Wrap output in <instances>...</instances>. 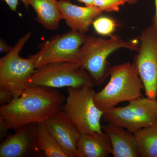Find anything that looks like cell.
<instances>
[{
  "label": "cell",
  "mask_w": 157,
  "mask_h": 157,
  "mask_svg": "<svg viewBox=\"0 0 157 157\" xmlns=\"http://www.w3.org/2000/svg\"><path fill=\"white\" fill-rule=\"evenodd\" d=\"M87 38L85 34L71 30L42 42L39 51L32 55L36 68L51 63H77L78 51Z\"/></svg>",
  "instance_id": "9"
},
{
  "label": "cell",
  "mask_w": 157,
  "mask_h": 157,
  "mask_svg": "<svg viewBox=\"0 0 157 157\" xmlns=\"http://www.w3.org/2000/svg\"><path fill=\"white\" fill-rule=\"evenodd\" d=\"M80 3H83L88 7L94 6V0H76Z\"/></svg>",
  "instance_id": "25"
},
{
  "label": "cell",
  "mask_w": 157,
  "mask_h": 157,
  "mask_svg": "<svg viewBox=\"0 0 157 157\" xmlns=\"http://www.w3.org/2000/svg\"><path fill=\"white\" fill-rule=\"evenodd\" d=\"M59 9L63 19L72 30L85 33L93 23L103 11L95 6L81 7L71 3L70 0H59Z\"/></svg>",
  "instance_id": "12"
},
{
  "label": "cell",
  "mask_w": 157,
  "mask_h": 157,
  "mask_svg": "<svg viewBox=\"0 0 157 157\" xmlns=\"http://www.w3.org/2000/svg\"><path fill=\"white\" fill-rule=\"evenodd\" d=\"M128 3V0H94V6L103 12H117L120 7Z\"/></svg>",
  "instance_id": "19"
},
{
  "label": "cell",
  "mask_w": 157,
  "mask_h": 157,
  "mask_svg": "<svg viewBox=\"0 0 157 157\" xmlns=\"http://www.w3.org/2000/svg\"><path fill=\"white\" fill-rule=\"evenodd\" d=\"M107 123L123 127L135 134L140 129L157 124V100L138 98L125 106L115 107L104 112Z\"/></svg>",
  "instance_id": "7"
},
{
  "label": "cell",
  "mask_w": 157,
  "mask_h": 157,
  "mask_svg": "<svg viewBox=\"0 0 157 157\" xmlns=\"http://www.w3.org/2000/svg\"><path fill=\"white\" fill-rule=\"evenodd\" d=\"M66 98L56 89L27 86L21 94L0 107V117L10 129L44 122L60 111Z\"/></svg>",
  "instance_id": "1"
},
{
  "label": "cell",
  "mask_w": 157,
  "mask_h": 157,
  "mask_svg": "<svg viewBox=\"0 0 157 157\" xmlns=\"http://www.w3.org/2000/svg\"><path fill=\"white\" fill-rule=\"evenodd\" d=\"M134 63L143 82L146 97H157V30L152 25L142 31Z\"/></svg>",
  "instance_id": "8"
},
{
  "label": "cell",
  "mask_w": 157,
  "mask_h": 157,
  "mask_svg": "<svg viewBox=\"0 0 157 157\" xmlns=\"http://www.w3.org/2000/svg\"><path fill=\"white\" fill-rule=\"evenodd\" d=\"M109 76L108 83L94 97L96 105L104 112L121 102H130L143 97L144 86L134 63L111 67Z\"/></svg>",
  "instance_id": "3"
},
{
  "label": "cell",
  "mask_w": 157,
  "mask_h": 157,
  "mask_svg": "<svg viewBox=\"0 0 157 157\" xmlns=\"http://www.w3.org/2000/svg\"><path fill=\"white\" fill-rule=\"evenodd\" d=\"M36 140L37 146L46 157H67L44 122L37 123Z\"/></svg>",
  "instance_id": "16"
},
{
  "label": "cell",
  "mask_w": 157,
  "mask_h": 157,
  "mask_svg": "<svg viewBox=\"0 0 157 157\" xmlns=\"http://www.w3.org/2000/svg\"><path fill=\"white\" fill-rule=\"evenodd\" d=\"M109 137L113 157H140L139 147L135 134L123 127L111 123L102 127Z\"/></svg>",
  "instance_id": "13"
},
{
  "label": "cell",
  "mask_w": 157,
  "mask_h": 157,
  "mask_svg": "<svg viewBox=\"0 0 157 157\" xmlns=\"http://www.w3.org/2000/svg\"><path fill=\"white\" fill-rule=\"evenodd\" d=\"M94 85L91 76L78 63L60 62L36 68L27 86L78 88Z\"/></svg>",
  "instance_id": "6"
},
{
  "label": "cell",
  "mask_w": 157,
  "mask_h": 157,
  "mask_svg": "<svg viewBox=\"0 0 157 157\" xmlns=\"http://www.w3.org/2000/svg\"><path fill=\"white\" fill-rule=\"evenodd\" d=\"M37 123L28 124L15 130L2 141L0 157H45L37 145Z\"/></svg>",
  "instance_id": "10"
},
{
  "label": "cell",
  "mask_w": 157,
  "mask_h": 157,
  "mask_svg": "<svg viewBox=\"0 0 157 157\" xmlns=\"http://www.w3.org/2000/svg\"><path fill=\"white\" fill-rule=\"evenodd\" d=\"M155 14L152 20V25L157 30V0H155Z\"/></svg>",
  "instance_id": "24"
},
{
  "label": "cell",
  "mask_w": 157,
  "mask_h": 157,
  "mask_svg": "<svg viewBox=\"0 0 157 157\" xmlns=\"http://www.w3.org/2000/svg\"><path fill=\"white\" fill-rule=\"evenodd\" d=\"M139 44L136 41L128 42L117 35H111L109 39L89 36L77 54L76 62L91 76L94 84L100 86L109 75L110 64L108 56L121 48L137 52Z\"/></svg>",
  "instance_id": "2"
},
{
  "label": "cell",
  "mask_w": 157,
  "mask_h": 157,
  "mask_svg": "<svg viewBox=\"0 0 157 157\" xmlns=\"http://www.w3.org/2000/svg\"><path fill=\"white\" fill-rule=\"evenodd\" d=\"M93 27L99 35L111 36L117 26L115 20L107 16H99L93 23Z\"/></svg>",
  "instance_id": "18"
},
{
  "label": "cell",
  "mask_w": 157,
  "mask_h": 157,
  "mask_svg": "<svg viewBox=\"0 0 157 157\" xmlns=\"http://www.w3.org/2000/svg\"><path fill=\"white\" fill-rule=\"evenodd\" d=\"M111 151L110 139L105 132L81 134L77 144V157H108Z\"/></svg>",
  "instance_id": "14"
},
{
  "label": "cell",
  "mask_w": 157,
  "mask_h": 157,
  "mask_svg": "<svg viewBox=\"0 0 157 157\" xmlns=\"http://www.w3.org/2000/svg\"><path fill=\"white\" fill-rule=\"evenodd\" d=\"M14 99L13 94L9 90L0 87V104L1 107L9 104Z\"/></svg>",
  "instance_id": "20"
},
{
  "label": "cell",
  "mask_w": 157,
  "mask_h": 157,
  "mask_svg": "<svg viewBox=\"0 0 157 157\" xmlns=\"http://www.w3.org/2000/svg\"><path fill=\"white\" fill-rule=\"evenodd\" d=\"M94 86L68 88L67 97L61 110L81 134L102 132L101 120L104 112L96 105Z\"/></svg>",
  "instance_id": "4"
},
{
  "label": "cell",
  "mask_w": 157,
  "mask_h": 157,
  "mask_svg": "<svg viewBox=\"0 0 157 157\" xmlns=\"http://www.w3.org/2000/svg\"><path fill=\"white\" fill-rule=\"evenodd\" d=\"M36 14L37 21L46 29L55 30L63 19L57 0H28Z\"/></svg>",
  "instance_id": "15"
},
{
  "label": "cell",
  "mask_w": 157,
  "mask_h": 157,
  "mask_svg": "<svg viewBox=\"0 0 157 157\" xmlns=\"http://www.w3.org/2000/svg\"><path fill=\"white\" fill-rule=\"evenodd\" d=\"M12 47L9 46L6 43V41L3 39L0 40V52L1 53L4 52H9L12 49Z\"/></svg>",
  "instance_id": "23"
},
{
  "label": "cell",
  "mask_w": 157,
  "mask_h": 157,
  "mask_svg": "<svg viewBox=\"0 0 157 157\" xmlns=\"http://www.w3.org/2000/svg\"><path fill=\"white\" fill-rule=\"evenodd\" d=\"M44 123L67 157H77L81 134L65 113L61 110Z\"/></svg>",
  "instance_id": "11"
},
{
  "label": "cell",
  "mask_w": 157,
  "mask_h": 157,
  "mask_svg": "<svg viewBox=\"0 0 157 157\" xmlns=\"http://www.w3.org/2000/svg\"><path fill=\"white\" fill-rule=\"evenodd\" d=\"M2 1H4L9 6L11 11L13 12L17 11V6L19 1H21L23 3L27 9H28L29 6L28 0H2Z\"/></svg>",
  "instance_id": "21"
},
{
  "label": "cell",
  "mask_w": 157,
  "mask_h": 157,
  "mask_svg": "<svg viewBox=\"0 0 157 157\" xmlns=\"http://www.w3.org/2000/svg\"><path fill=\"white\" fill-rule=\"evenodd\" d=\"M128 3L131 5L136 4L138 2V0H128Z\"/></svg>",
  "instance_id": "26"
},
{
  "label": "cell",
  "mask_w": 157,
  "mask_h": 157,
  "mask_svg": "<svg viewBox=\"0 0 157 157\" xmlns=\"http://www.w3.org/2000/svg\"><path fill=\"white\" fill-rule=\"evenodd\" d=\"M31 35V32L27 33L11 51L0 59V87L10 90L14 99L19 97L25 90L36 69L33 56L26 59L20 56Z\"/></svg>",
  "instance_id": "5"
},
{
  "label": "cell",
  "mask_w": 157,
  "mask_h": 157,
  "mask_svg": "<svg viewBox=\"0 0 157 157\" xmlns=\"http://www.w3.org/2000/svg\"><path fill=\"white\" fill-rule=\"evenodd\" d=\"M9 127L8 124L2 118L0 117V140L2 141L6 137Z\"/></svg>",
  "instance_id": "22"
},
{
  "label": "cell",
  "mask_w": 157,
  "mask_h": 157,
  "mask_svg": "<svg viewBox=\"0 0 157 157\" xmlns=\"http://www.w3.org/2000/svg\"><path fill=\"white\" fill-rule=\"evenodd\" d=\"M134 134L140 157H157V124L140 129Z\"/></svg>",
  "instance_id": "17"
}]
</instances>
